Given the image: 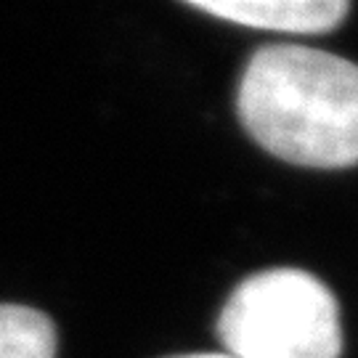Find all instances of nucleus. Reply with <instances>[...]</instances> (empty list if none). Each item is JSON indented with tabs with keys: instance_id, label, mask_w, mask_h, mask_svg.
I'll use <instances>...</instances> for the list:
<instances>
[{
	"instance_id": "obj_3",
	"label": "nucleus",
	"mask_w": 358,
	"mask_h": 358,
	"mask_svg": "<svg viewBox=\"0 0 358 358\" xmlns=\"http://www.w3.org/2000/svg\"><path fill=\"white\" fill-rule=\"evenodd\" d=\"M192 8L234 24L289 35H324L350 11L345 0H194Z\"/></svg>"
},
{
	"instance_id": "obj_2",
	"label": "nucleus",
	"mask_w": 358,
	"mask_h": 358,
	"mask_svg": "<svg viewBox=\"0 0 358 358\" xmlns=\"http://www.w3.org/2000/svg\"><path fill=\"white\" fill-rule=\"evenodd\" d=\"M234 358H340L343 327L332 289L300 268H271L244 279L217 319Z\"/></svg>"
},
{
	"instance_id": "obj_1",
	"label": "nucleus",
	"mask_w": 358,
	"mask_h": 358,
	"mask_svg": "<svg viewBox=\"0 0 358 358\" xmlns=\"http://www.w3.org/2000/svg\"><path fill=\"white\" fill-rule=\"evenodd\" d=\"M236 112L266 152L289 165H358V64L303 45H268L239 80Z\"/></svg>"
},
{
	"instance_id": "obj_4",
	"label": "nucleus",
	"mask_w": 358,
	"mask_h": 358,
	"mask_svg": "<svg viewBox=\"0 0 358 358\" xmlns=\"http://www.w3.org/2000/svg\"><path fill=\"white\" fill-rule=\"evenodd\" d=\"M0 358H56V327L35 308L0 306Z\"/></svg>"
},
{
	"instance_id": "obj_5",
	"label": "nucleus",
	"mask_w": 358,
	"mask_h": 358,
	"mask_svg": "<svg viewBox=\"0 0 358 358\" xmlns=\"http://www.w3.org/2000/svg\"><path fill=\"white\" fill-rule=\"evenodd\" d=\"M173 358H234L229 353H189V356H173Z\"/></svg>"
}]
</instances>
